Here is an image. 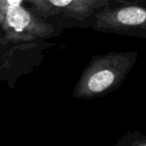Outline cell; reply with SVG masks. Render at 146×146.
Masks as SVG:
<instances>
[{
  "mask_svg": "<svg viewBox=\"0 0 146 146\" xmlns=\"http://www.w3.org/2000/svg\"><path fill=\"white\" fill-rule=\"evenodd\" d=\"M95 29L146 38V6L129 4L103 9L96 15Z\"/></svg>",
  "mask_w": 146,
  "mask_h": 146,
  "instance_id": "obj_3",
  "label": "cell"
},
{
  "mask_svg": "<svg viewBox=\"0 0 146 146\" xmlns=\"http://www.w3.org/2000/svg\"><path fill=\"white\" fill-rule=\"evenodd\" d=\"M116 146H146V135L139 131L131 132L124 136Z\"/></svg>",
  "mask_w": 146,
  "mask_h": 146,
  "instance_id": "obj_5",
  "label": "cell"
},
{
  "mask_svg": "<svg viewBox=\"0 0 146 146\" xmlns=\"http://www.w3.org/2000/svg\"><path fill=\"white\" fill-rule=\"evenodd\" d=\"M24 0H0V28L13 42H29L53 32V27L34 16L22 5Z\"/></svg>",
  "mask_w": 146,
  "mask_h": 146,
  "instance_id": "obj_2",
  "label": "cell"
},
{
  "mask_svg": "<svg viewBox=\"0 0 146 146\" xmlns=\"http://www.w3.org/2000/svg\"><path fill=\"white\" fill-rule=\"evenodd\" d=\"M39 12L46 15L62 14L75 19L88 17L98 8L108 5L109 0H27Z\"/></svg>",
  "mask_w": 146,
  "mask_h": 146,
  "instance_id": "obj_4",
  "label": "cell"
},
{
  "mask_svg": "<svg viewBox=\"0 0 146 146\" xmlns=\"http://www.w3.org/2000/svg\"><path fill=\"white\" fill-rule=\"evenodd\" d=\"M113 1L118 3H126V2H130V1H138V0H113Z\"/></svg>",
  "mask_w": 146,
  "mask_h": 146,
  "instance_id": "obj_6",
  "label": "cell"
},
{
  "mask_svg": "<svg viewBox=\"0 0 146 146\" xmlns=\"http://www.w3.org/2000/svg\"><path fill=\"white\" fill-rule=\"evenodd\" d=\"M138 59V51L108 52L96 56L83 71L73 96L89 99L113 91L124 81Z\"/></svg>",
  "mask_w": 146,
  "mask_h": 146,
  "instance_id": "obj_1",
  "label": "cell"
}]
</instances>
